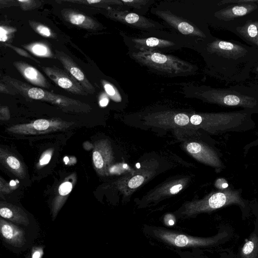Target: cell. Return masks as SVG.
Wrapping results in <instances>:
<instances>
[{"instance_id":"obj_19","label":"cell","mask_w":258,"mask_h":258,"mask_svg":"<svg viewBox=\"0 0 258 258\" xmlns=\"http://www.w3.org/2000/svg\"><path fill=\"white\" fill-rule=\"evenodd\" d=\"M122 4L128 6L132 7L136 9H142L143 7L147 6L148 4H150L151 1L146 0H135V1H121Z\"/></svg>"},{"instance_id":"obj_16","label":"cell","mask_w":258,"mask_h":258,"mask_svg":"<svg viewBox=\"0 0 258 258\" xmlns=\"http://www.w3.org/2000/svg\"><path fill=\"white\" fill-rule=\"evenodd\" d=\"M4 155L1 153L2 162L15 174L23 178L24 175V169L19 160L15 156L11 155Z\"/></svg>"},{"instance_id":"obj_2","label":"cell","mask_w":258,"mask_h":258,"mask_svg":"<svg viewBox=\"0 0 258 258\" xmlns=\"http://www.w3.org/2000/svg\"><path fill=\"white\" fill-rule=\"evenodd\" d=\"M154 233L161 239L178 247L211 245L218 242L223 235H225L223 233L209 238L195 237L163 230H156Z\"/></svg>"},{"instance_id":"obj_14","label":"cell","mask_w":258,"mask_h":258,"mask_svg":"<svg viewBox=\"0 0 258 258\" xmlns=\"http://www.w3.org/2000/svg\"><path fill=\"white\" fill-rule=\"evenodd\" d=\"M103 144L102 143L96 144L92 155L94 167L100 174L102 173L108 161L107 151Z\"/></svg>"},{"instance_id":"obj_30","label":"cell","mask_w":258,"mask_h":258,"mask_svg":"<svg viewBox=\"0 0 258 258\" xmlns=\"http://www.w3.org/2000/svg\"><path fill=\"white\" fill-rule=\"evenodd\" d=\"M43 254L42 249L39 247L34 248L31 253V258H41Z\"/></svg>"},{"instance_id":"obj_6","label":"cell","mask_w":258,"mask_h":258,"mask_svg":"<svg viewBox=\"0 0 258 258\" xmlns=\"http://www.w3.org/2000/svg\"><path fill=\"white\" fill-rule=\"evenodd\" d=\"M208 94L211 101L224 106L253 108L256 104L255 99L245 96L226 94L218 91L210 92Z\"/></svg>"},{"instance_id":"obj_26","label":"cell","mask_w":258,"mask_h":258,"mask_svg":"<svg viewBox=\"0 0 258 258\" xmlns=\"http://www.w3.org/2000/svg\"><path fill=\"white\" fill-rule=\"evenodd\" d=\"M144 181V177L141 175H136L132 178L128 183L130 188H135L139 187Z\"/></svg>"},{"instance_id":"obj_24","label":"cell","mask_w":258,"mask_h":258,"mask_svg":"<svg viewBox=\"0 0 258 258\" xmlns=\"http://www.w3.org/2000/svg\"><path fill=\"white\" fill-rule=\"evenodd\" d=\"M73 188V185L69 181H66L60 184L58 188L59 194L61 196H66L70 193Z\"/></svg>"},{"instance_id":"obj_7","label":"cell","mask_w":258,"mask_h":258,"mask_svg":"<svg viewBox=\"0 0 258 258\" xmlns=\"http://www.w3.org/2000/svg\"><path fill=\"white\" fill-rule=\"evenodd\" d=\"M126 41L131 43L135 51H154L159 49L171 48L175 44L170 40L159 39L156 37L143 38H130L126 37Z\"/></svg>"},{"instance_id":"obj_27","label":"cell","mask_w":258,"mask_h":258,"mask_svg":"<svg viewBox=\"0 0 258 258\" xmlns=\"http://www.w3.org/2000/svg\"><path fill=\"white\" fill-rule=\"evenodd\" d=\"M189 119L187 115L183 113L177 114L174 117L175 122L179 125H185L188 124Z\"/></svg>"},{"instance_id":"obj_32","label":"cell","mask_w":258,"mask_h":258,"mask_svg":"<svg viewBox=\"0 0 258 258\" xmlns=\"http://www.w3.org/2000/svg\"><path fill=\"white\" fill-rule=\"evenodd\" d=\"M190 120L192 124L199 125L202 123V118L201 115L195 114L191 116Z\"/></svg>"},{"instance_id":"obj_18","label":"cell","mask_w":258,"mask_h":258,"mask_svg":"<svg viewBox=\"0 0 258 258\" xmlns=\"http://www.w3.org/2000/svg\"><path fill=\"white\" fill-rule=\"evenodd\" d=\"M29 49L33 53L38 56L48 57L51 54L48 47L42 44H35L31 46Z\"/></svg>"},{"instance_id":"obj_31","label":"cell","mask_w":258,"mask_h":258,"mask_svg":"<svg viewBox=\"0 0 258 258\" xmlns=\"http://www.w3.org/2000/svg\"><path fill=\"white\" fill-rule=\"evenodd\" d=\"M51 157V153H49V152L45 153L44 155L41 157L39 161V164L41 165L47 164L49 162Z\"/></svg>"},{"instance_id":"obj_15","label":"cell","mask_w":258,"mask_h":258,"mask_svg":"<svg viewBox=\"0 0 258 258\" xmlns=\"http://www.w3.org/2000/svg\"><path fill=\"white\" fill-rule=\"evenodd\" d=\"M241 258L258 257V236L252 233L247 239L240 250Z\"/></svg>"},{"instance_id":"obj_17","label":"cell","mask_w":258,"mask_h":258,"mask_svg":"<svg viewBox=\"0 0 258 258\" xmlns=\"http://www.w3.org/2000/svg\"><path fill=\"white\" fill-rule=\"evenodd\" d=\"M66 17L74 25L90 29H92L94 26L92 20L81 14L69 12L67 14Z\"/></svg>"},{"instance_id":"obj_22","label":"cell","mask_w":258,"mask_h":258,"mask_svg":"<svg viewBox=\"0 0 258 258\" xmlns=\"http://www.w3.org/2000/svg\"><path fill=\"white\" fill-rule=\"evenodd\" d=\"M249 11L248 8L243 6H237L231 9V16H242L246 14Z\"/></svg>"},{"instance_id":"obj_12","label":"cell","mask_w":258,"mask_h":258,"mask_svg":"<svg viewBox=\"0 0 258 258\" xmlns=\"http://www.w3.org/2000/svg\"><path fill=\"white\" fill-rule=\"evenodd\" d=\"M15 65L29 82L42 87L48 86L49 84L44 76L34 67L21 62H16Z\"/></svg>"},{"instance_id":"obj_10","label":"cell","mask_w":258,"mask_h":258,"mask_svg":"<svg viewBox=\"0 0 258 258\" xmlns=\"http://www.w3.org/2000/svg\"><path fill=\"white\" fill-rule=\"evenodd\" d=\"M0 215L2 218L19 224L27 226L29 224L27 214L21 208L10 204L1 202Z\"/></svg>"},{"instance_id":"obj_29","label":"cell","mask_w":258,"mask_h":258,"mask_svg":"<svg viewBox=\"0 0 258 258\" xmlns=\"http://www.w3.org/2000/svg\"><path fill=\"white\" fill-rule=\"evenodd\" d=\"M216 185L219 188L224 190L228 188V184L225 179H218L216 182Z\"/></svg>"},{"instance_id":"obj_1","label":"cell","mask_w":258,"mask_h":258,"mask_svg":"<svg viewBox=\"0 0 258 258\" xmlns=\"http://www.w3.org/2000/svg\"><path fill=\"white\" fill-rule=\"evenodd\" d=\"M130 56L144 66L167 75H188L194 71V66L190 63L155 51H132Z\"/></svg>"},{"instance_id":"obj_38","label":"cell","mask_w":258,"mask_h":258,"mask_svg":"<svg viewBox=\"0 0 258 258\" xmlns=\"http://www.w3.org/2000/svg\"><path fill=\"white\" fill-rule=\"evenodd\" d=\"M136 167L138 168H139L140 167V164L139 163H138L136 164Z\"/></svg>"},{"instance_id":"obj_9","label":"cell","mask_w":258,"mask_h":258,"mask_svg":"<svg viewBox=\"0 0 258 258\" xmlns=\"http://www.w3.org/2000/svg\"><path fill=\"white\" fill-rule=\"evenodd\" d=\"M46 75L58 86L73 93L84 94L81 86L66 74L57 69L50 68L43 69Z\"/></svg>"},{"instance_id":"obj_23","label":"cell","mask_w":258,"mask_h":258,"mask_svg":"<svg viewBox=\"0 0 258 258\" xmlns=\"http://www.w3.org/2000/svg\"><path fill=\"white\" fill-rule=\"evenodd\" d=\"M205 147L198 143H190L187 146V150L191 154L197 155Z\"/></svg>"},{"instance_id":"obj_39","label":"cell","mask_w":258,"mask_h":258,"mask_svg":"<svg viewBox=\"0 0 258 258\" xmlns=\"http://www.w3.org/2000/svg\"><path fill=\"white\" fill-rule=\"evenodd\" d=\"M123 167L124 168H126L127 167V164H123Z\"/></svg>"},{"instance_id":"obj_28","label":"cell","mask_w":258,"mask_h":258,"mask_svg":"<svg viewBox=\"0 0 258 258\" xmlns=\"http://www.w3.org/2000/svg\"><path fill=\"white\" fill-rule=\"evenodd\" d=\"M36 30L42 36L50 37L51 35V33L49 29L44 26L41 25H38L36 28Z\"/></svg>"},{"instance_id":"obj_13","label":"cell","mask_w":258,"mask_h":258,"mask_svg":"<svg viewBox=\"0 0 258 258\" xmlns=\"http://www.w3.org/2000/svg\"><path fill=\"white\" fill-rule=\"evenodd\" d=\"M59 58L64 67L76 80L81 83L82 85L91 93H93L94 88L86 78L82 71L68 57L59 55Z\"/></svg>"},{"instance_id":"obj_8","label":"cell","mask_w":258,"mask_h":258,"mask_svg":"<svg viewBox=\"0 0 258 258\" xmlns=\"http://www.w3.org/2000/svg\"><path fill=\"white\" fill-rule=\"evenodd\" d=\"M0 230L2 236L8 243L16 247H22L25 244V232L18 226L1 218Z\"/></svg>"},{"instance_id":"obj_5","label":"cell","mask_w":258,"mask_h":258,"mask_svg":"<svg viewBox=\"0 0 258 258\" xmlns=\"http://www.w3.org/2000/svg\"><path fill=\"white\" fill-rule=\"evenodd\" d=\"M156 14L173 28L183 35L205 37V35L198 28L169 11H158Z\"/></svg>"},{"instance_id":"obj_11","label":"cell","mask_w":258,"mask_h":258,"mask_svg":"<svg viewBox=\"0 0 258 258\" xmlns=\"http://www.w3.org/2000/svg\"><path fill=\"white\" fill-rule=\"evenodd\" d=\"M210 51L229 57H238L246 50L239 45L224 41H215L209 45Z\"/></svg>"},{"instance_id":"obj_25","label":"cell","mask_w":258,"mask_h":258,"mask_svg":"<svg viewBox=\"0 0 258 258\" xmlns=\"http://www.w3.org/2000/svg\"><path fill=\"white\" fill-rule=\"evenodd\" d=\"M104 88L107 94L112 99L116 101L119 100L118 94L116 93V90H115L114 88L111 85L108 83H104Z\"/></svg>"},{"instance_id":"obj_35","label":"cell","mask_w":258,"mask_h":258,"mask_svg":"<svg viewBox=\"0 0 258 258\" xmlns=\"http://www.w3.org/2000/svg\"><path fill=\"white\" fill-rule=\"evenodd\" d=\"M108 98L105 95L100 99L99 101V104L101 107H105L108 104Z\"/></svg>"},{"instance_id":"obj_3","label":"cell","mask_w":258,"mask_h":258,"mask_svg":"<svg viewBox=\"0 0 258 258\" xmlns=\"http://www.w3.org/2000/svg\"><path fill=\"white\" fill-rule=\"evenodd\" d=\"M70 125L68 122L57 120L39 119L31 123L12 126L8 130L20 135H35L62 130Z\"/></svg>"},{"instance_id":"obj_36","label":"cell","mask_w":258,"mask_h":258,"mask_svg":"<svg viewBox=\"0 0 258 258\" xmlns=\"http://www.w3.org/2000/svg\"><path fill=\"white\" fill-rule=\"evenodd\" d=\"M257 136H258V134H257ZM257 145H258V137L253 142H252L250 144H248L246 146V148H249L250 147H251L253 146H256Z\"/></svg>"},{"instance_id":"obj_34","label":"cell","mask_w":258,"mask_h":258,"mask_svg":"<svg viewBox=\"0 0 258 258\" xmlns=\"http://www.w3.org/2000/svg\"><path fill=\"white\" fill-rule=\"evenodd\" d=\"M182 188L181 184H177L174 185L170 188V192L172 194H175L179 192Z\"/></svg>"},{"instance_id":"obj_4","label":"cell","mask_w":258,"mask_h":258,"mask_svg":"<svg viewBox=\"0 0 258 258\" xmlns=\"http://www.w3.org/2000/svg\"><path fill=\"white\" fill-rule=\"evenodd\" d=\"M110 16L119 22L140 29L152 31L164 28L158 23L135 13L114 10L111 12Z\"/></svg>"},{"instance_id":"obj_37","label":"cell","mask_w":258,"mask_h":258,"mask_svg":"<svg viewBox=\"0 0 258 258\" xmlns=\"http://www.w3.org/2000/svg\"><path fill=\"white\" fill-rule=\"evenodd\" d=\"M87 2L90 4H92L95 3H98L101 2V1L100 0H88Z\"/></svg>"},{"instance_id":"obj_21","label":"cell","mask_w":258,"mask_h":258,"mask_svg":"<svg viewBox=\"0 0 258 258\" xmlns=\"http://www.w3.org/2000/svg\"><path fill=\"white\" fill-rule=\"evenodd\" d=\"M246 33L251 40H258V27L254 24H250L246 27Z\"/></svg>"},{"instance_id":"obj_33","label":"cell","mask_w":258,"mask_h":258,"mask_svg":"<svg viewBox=\"0 0 258 258\" xmlns=\"http://www.w3.org/2000/svg\"><path fill=\"white\" fill-rule=\"evenodd\" d=\"M8 32L3 27L0 28V40L2 42L6 41L8 39Z\"/></svg>"},{"instance_id":"obj_20","label":"cell","mask_w":258,"mask_h":258,"mask_svg":"<svg viewBox=\"0 0 258 258\" xmlns=\"http://www.w3.org/2000/svg\"><path fill=\"white\" fill-rule=\"evenodd\" d=\"M27 93L28 96L34 99H43L45 96V92L38 88H31Z\"/></svg>"}]
</instances>
